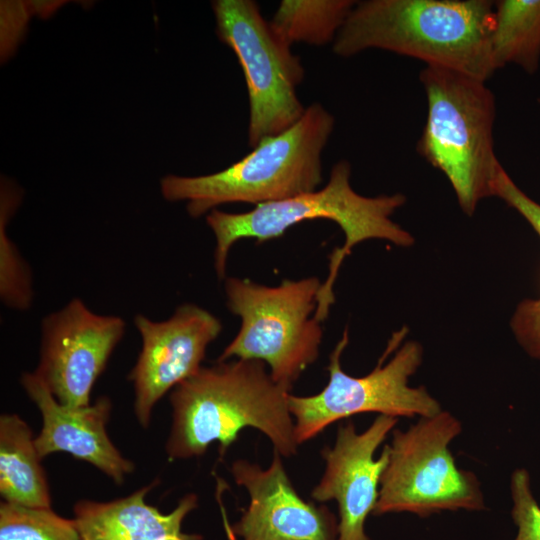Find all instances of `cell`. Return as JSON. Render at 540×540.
I'll return each mask as SVG.
<instances>
[{
  "mask_svg": "<svg viewBox=\"0 0 540 540\" xmlns=\"http://www.w3.org/2000/svg\"><path fill=\"white\" fill-rule=\"evenodd\" d=\"M289 395L290 389L276 383L262 361L236 359L202 366L171 391L168 458L202 456L212 442H218L223 457L245 427L264 433L281 456L295 455Z\"/></svg>",
  "mask_w": 540,
  "mask_h": 540,
  "instance_id": "6da1fadb",
  "label": "cell"
},
{
  "mask_svg": "<svg viewBox=\"0 0 540 540\" xmlns=\"http://www.w3.org/2000/svg\"><path fill=\"white\" fill-rule=\"evenodd\" d=\"M461 432V422L444 410L420 418L405 431L394 430L373 514L427 517L442 511L484 510L479 479L459 469L449 449Z\"/></svg>",
  "mask_w": 540,
  "mask_h": 540,
  "instance_id": "52a82bcc",
  "label": "cell"
},
{
  "mask_svg": "<svg viewBox=\"0 0 540 540\" xmlns=\"http://www.w3.org/2000/svg\"><path fill=\"white\" fill-rule=\"evenodd\" d=\"M406 334V327L395 332L376 367L363 377H353L341 368V355L349 341L348 329L344 330L330 354L327 385L312 396L289 395L298 445L314 438L330 424L361 413L422 418L442 411L440 403L424 386L411 387L408 384L422 362L423 350L419 343L406 342L384 364Z\"/></svg>",
  "mask_w": 540,
  "mask_h": 540,
  "instance_id": "ba28073f",
  "label": "cell"
},
{
  "mask_svg": "<svg viewBox=\"0 0 540 540\" xmlns=\"http://www.w3.org/2000/svg\"><path fill=\"white\" fill-rule=\"evenodd\" d=\"M21 385L41 413L42 427L35 437L39 456L66 452L83 460L121 485L135 465L124 457L107 433L112 402L101 396L88 406L61 404L45 383L34 373H23Z\"/></svg>",
  "mask_w": 540,
  "mask_h": 540,
  "instance_id": "5bb4252c",
  "label": "cell"
},
{
  "mask_svg": "<svg viewBox=\"0 0 540 540\" xmlns=\"http://www.w3.org/2000/svg\"><path fill=\"white\" fill-rule=\"evenodd\" d=\"M321 287L315 276L283 280L277 286L227 277V307L240 317L241 327L217 361H262L272 379L291 390L319 355L323 331L311 315Z\"/></svg>",
  "mask_w": 540,
  "mask_h": 540,
  "instance_id": "8992f818",
  "label": "cell"
},
{
  "mask_svg": "<svg viewBox=\"0 0 540 540\" xmlns=\"http://www.w3.org/2000/svg\"><path fill=\"white\" fill-rule=\"evenodd\" d=\"M493 25L490 0H366L356 2L333 51L382 49L487 81L497 70Z\"/></svg>",
  "mask_w": 540,
  "mask_h": 540,
  "instance_id": "7a4b0ae2",
  "label": "cell"
},
{
  "mask_svg": "<svg viewBox=\"0 0 540 540\" xmlns=\"http://www.w3.org/2000/svg\"><path fill=\"white\" fill-rule=\"evenodd\" d=\"M230 472L250 497L240 520L229 529L231 534L243 540H338L335 515L325 505L299 496L277 451L266 469L240 459Z\"/></svg>",
  "mask_w": 540,
  "mask_h": 540,
  "instance_id": "4fadbf2b",
  "label": "cell"
},
{
  "mask_svg": "<svg viewBox=\"0 0 540 540\" xmlns=\"http://www.w3.org/2000/svg\"><path fill=\"white\" fill-rule=\"evenodd\" d=\"M357 1L283 0L270 24L289 45L333 43Z\"/></svg>",
  "mask_w": 540,
  "mask_h": 540,
  "instance_id": "ac0fdd59",
  "label": "cell"
},
{
  "mask_svg": "<svg viewBox=\"0 0 540 540\" xmlns=\"http://www.w3.org/2000/svg\"><path fill=\"white\" fill-rule=\"evenodd\" d=\"M0 540H82L73 519L51 508L0 504Z\"/></svg>",
  "mask_w": 540,
  "mask_h": 540,
  "instance_id": "d6986e66",
  "label": "cell"
},
{
  "mask_svg": "<svg viewBox=\"0 0 540 540\" xmlns=\"http://www.w3.org/2000/svg\"><path fill=\"white\" fill-rule=\"evenodd\" d=\"M134 324L142 346L128 378L134 388L135 416L148 428L157 402L202 367L207 347L221 333L222 324L195 304L178 307L164 321L138 314Z\"/></svg>",
  "mask_w": 540,
  "mask_h": 540,
  "instance_id": "8fae6325",
  "label": "cell"
},
{
  "mask_svg": "<svg viewBox=\"0 0 540 540\" xmlns=\"http://www.w3.org/2000/svg\"><path fill=\"white\" fill-rule=\"evenodd\" d=\"M158 480L128 496L108 502L77 501L74 522L82 540H203L182 531L185 517L198 506V496L184 495L169 513H162L145 497Z\"/></svg>",
  "mask_w": 540,
  "mask_h": 540,
  "instance_id": "9a60e30c",
  "label": "cell"
},
{
  "mask_svg": "<svg viewBox=\"0 0 540 540\" xmlns=\"http://www.w3.org/2000/svg\"><path fill=\"white\" fill-rule=\"evenodd\" d=\"M511 324L524 349L531 356L540 359V299L522 302Z\"/></svg>",
  "mask_w": 540,
  "mask_h": 540,
  "instance_id": "7402d4cb",
  "label": "cell"
},
{
  "mask_svg": "<svg viewBox=\"0 0 540 540\" xmlns=\"http://www.w3.org/2000/svg\"><path fill=\"white\" fill-rule=\"evenodd\" d=\"M351 164L337 162L329 180L320 190L296 197L259 204L243 213H228L213 209L206 222L216 238L215 271L225 277L229 251L241 239L252 238L262 243L282 236L290 227L314 219H327L338 224L345 235V243L330 255L329 274L317 296L314 317L322 322L334 303L333 286L344 258L352 248L369 239H383L397 246H410L413 236L391 219L406 197L403 194L366 197L356 193L350 183Z\"/></svg>",
  "mask_w": 540,
  "mask_h": 540,
  "instance_id": "3957f363",
  "label": "cell"
},
{
  "mask_svg": "<svg viewBox=\"0 0 540 540\" xmlns=\"http://www.w3.org/2000/svg\"><path fill=\"white\" fill-rule=\"evenodd\" d=\"M420 81L427 118L417 151L451 183L464 213L494 196L502 166L494 152L496 102L486 81L437 65H426Z\"/></svg>",
  "mask_w": 540,
  "mask_h": 540,
  "instance_id": "5b68a950",
  "label": "cell"
},
{
  "mask_svg": "<svg viewBox=\"0 0 540 540\" xmlns=\"http://www.w3.org/2000/svg\"><path fill=\"white\" fill-rule=\"evenodd\" d=\"M212 9L218 37L234 52L244 73L250 107L248 144L254 148L303 115L306 108L296 89L304 68L255 1L216 0Z\"/></svg>",
  "mask_w": 540,
  "mask_h": 540,
  "instance_id": "9c48e42d",
  "label": "cell"
},
{
  "mask_svg": "<svg viewBox=\"0 0 540 540\" xmlns=\"http://www.w3.org/2000/svg\"><path fill=\"white\" fill-rule=\"evenodd\" d=\"M334 116L320 103L282 133L261 141L241 160L208 175H167L161 192L169 201H187L197 218L226 203L282 201L317 190L322 182V152L333 132Z\"/></svg>",
  "mask_w": 540,
  "mask_h": 540,
  "instance_id": "277c9868",
  "label": "cell"
},
{
  "mask_svg": "<svg viewBox=\"0 0 540 540\" xmlns=\"http://www.w3.org/2000/svg\"><path fill=\"white\" fill-rule=\"evenodd\" d=\"M34 373L63 405H90L93 386L126 328L119 316L100 315L75 298L42 321Z\"/></svg>",
  "mask_w": 540,
  "mask_h": 540,
  "instance_id": "30bf717a",
  "label": "cell"
},
{
  "mask_svg": "<svg viewBox=\"0 0 540 540\" xmlns=\"http://www.w3.org/2000/svg\"><path fill=\"white\" fill-rule=\"evenodd\" d=\"M34 440L20 416H0V494L9 504L48 509L49 484Z\"/></svg>",
  "mask_w": 540,
  "mask_h": 540,
  "instance_id": "2e32d148",
  "label": "cell"
},
{
  "mask_svg": "<svg viewBox=\"0 0 540 540\" xmlns=\"http://www.w3.org/2000/svg\"><path fill=\"white\" fill-rule=\"evenodd\" d=\"M510 491L511 516L518 530L514 540H540V506L532 494L528 471L517 469L512 473Z\"/></svg>",
  "mask_w": 540,
  "mask_h": 540,
  "instance_id": "44dd1931",
  "label": "cell"
},
{
  "mask_svg": "<svg viewBox=\"0 0 540 540\" xmlns=\"http://www.w3.org/2000/svg\"><path fill=\"white\" fill-rule=\"evenodd\" d=\"M494 196L519 212L540 235V204L528 197L501 166L494 183Z\"/></svg>",
  "mask_w": 540,
  "mask_h": 540,
  "instance_id": "603a6c76",
  "label": "cell"
},
{
  "mask_svg": "<svg viewBox=\"0 0 540 540\" xmlns=\"http://www.w3.org/2000/svg\"><path fill=\"white\" fill-rule=\"evenodd\" d=\"M16 195L2 190L0 225V296L2 302L16 310H27L33 300L30 269L6 232L8 215L16 205Z\"/></svg>",
  "mask_w": 540,
  "mask_h": 540,
  "instance_id": "ffe728a7",
  "label": "cell"
},
{
  "mask_svg": "<svg viewBox=\"0 0 540 540\" xmlns=\"http://www.w3.org/2000/svg\"><path fill=\"white\" fill-rule=\"evenodd\" d=\"M397 418L379 415L363 432L353 422L338 427L333 447L321 451L325 470L311 496L318 502L336 500L338 504V540H369L365 521L376 506L380 481L388 463V445L379 458L374 454Z\"/></svg>",
  "mask_w": 540,
  "mask_h": 540,
  "instance_id": "7c38bea8",
  "label": "cell"
},
{
  "mask_svg": "<svg viewBox=\"0 0 540 540\" xmlns=\"http://www.w3.org/2000/svg\"><path fill=\"white\" fill-rule=\"evenodd\" d=\"M491 50L496 69L514 63L529 74L537 71L540 61V0L494 2Z\"/></svg>",
  "mask_w": 540,
  "mask_h": 540,
  "instance_id": "e0dca14e",
  "label": "cell"
}]
</instances>
